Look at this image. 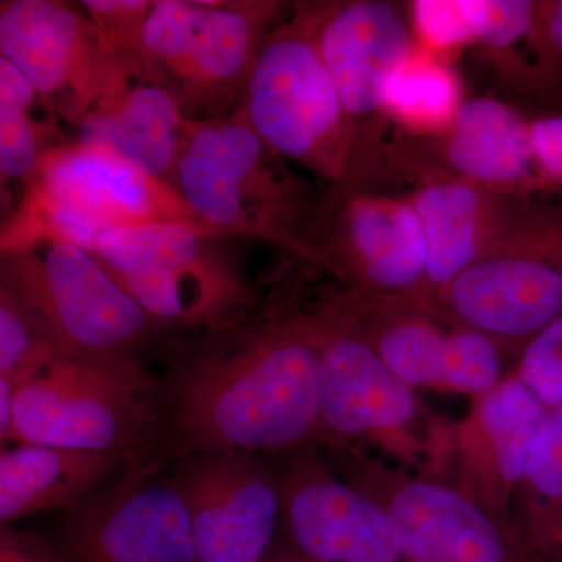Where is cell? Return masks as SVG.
<instances>
[{
  "label": "cell",
  "instance_id": "6da1fadb",
  "mask_svg": "<svg viewBox=\"0 0 562 562\" xmlns=\"http://www.w3.org/2000/svg\"><path fill=\"white\" fill-rule=\"evenodd\" d=\"M299 279L280 280L246 316L198 331L158 375L144 460L286 454L319 438V344Z\"/></svg>",
  "mask_w": 562,
  "mask_h": 562
},
{
  "label": "cell",
  "instance_id": "7a4b0ae2",
  "mask_svg": "<svg viewBox=\"0 0 562 562\" xmlns=\"http://www.w3.org/2000/svg\"><path fill=\"white\" fill-rule=\"evenodd\" d=\"M173 187L206 231L272 244L314 266L321 199L238 111L184 120Z\"/></svg>",
  "mask_w": 562,
  "mask_h": 562
},
{
  "label": "cell",
  "instance_id": "3957f363",
  "mask_svg": "<svg viewBox=\"0 0 562 562\" xmlns=\"http://www.w3.org/2000/svg\"><path fill=\"white\" fill-rule=\"evenodd\" d=\"M321 5L299 3L272 29L235 110L281 158L330 188L346 176L355 136L317 50Z\"/></svg>",
  "mask_w": 562,
  "mask_h": 562
},
{
  "label": "cell",
  "instance_id": "277c9868",
  "mask_svg": "<svg viewBox=\"0 0 562 562\" xmlns=\"http://www.w3.org/2000/svg\"><path fill=\"white\" fill-rule=\"evenodd\" d=\"M224 238L187 224L116 228L91 251L160 328L228 327L260 301Z\"/></svg>",
  "mask_w": 562,
  "mask_h": 562
},
{
  "label": "cell",
  "instance_id": "5b68a950",
  "mask_svg": "<svg viewBox=\"0 0 562 562\" xmlns=\"http://www.w3.org/2000/svg\"><path fill=\"white\" fill-rule=\"evenodd\" d=\"M286 5L272 0H154L143 32L144 68L176 95L184 120L231 113Z\"/></svg>",
  "mask_w": 562,
  "mask_h": 562
},
{
  "label": "cell",
  "instance_id": "8992f818",
  "mask_svg": "<svg viewBox=\"0 0 562 562\" xmlns=\"http://www.w3.org/2000/svg\"><path fill=\"white\" fill-rule=\"evenodd\" d=\"M419 303L450 327L490 336L517 360L562 313V203L528 201L501 241Z\"/></svg>",
  "mask_w": 562,
  "mask_h": 562
},
{
  "label": "cell",
  "instance_id": "52a82bcc",
  "mask_svg": "<svg viewBox=\"0 0 562 562\" xmlns=\"http://www.w3.org/2000/svg\"><path fill=\"white\" fill-rule=\"evenodd\" d=\"M157 383L136 357L65 355L14 390L11 442L136 460L149 446Z\"/></svg>",
  "mask_w": 562,
  "mask_h": 562
},
{
  "label": "cell",
  "instance_id": "ba28073f",
  "mask_svg": "<svg viewBox=\"0 0 562 562\" xmlns=\"http://www.w3.org/2000/svg\"><path fill=\"white\" fill-rule=\"evenodd\" d=\"M325 453L342 480L386 514L409 562H547L516 524L447 484L392 465L362 447Z\"/></svg>",
  "mask_w": 562,
  "mask_h": 562
},
{
  "label": "cell",
  "instance_id": "9c48e42d",
  "mask_svg": "<svg viewBox=\"0 0 562 562\" xmlns=\"http://www.w3.org/2000/svg\"><path fill=\"white\" fill-rule=\"evenodd\" d=\"M319 344L317 449L376 446L402 468H419L425 432L420 402L351 327L338 291L313 303Z\"/></svg>",
  "mask_w": 562,
  "mask_h": 562
},
{
  "label": "cell",
  "instance_id": "30bf717a",
  "mask_svg": "<svg viewBox=\"0 0 562 562\" xmlns=\"http://www.w3.org/2000/svg\"><path fill=\"white\" fill-rule=\"evenodd\" d=\"M0 255V283L38 310L68 357H135L161 330L101 261L79 246L41 239Z\"/></svg>",
  "mask_w": 562,
  "mask_h": 562
},
{
  "label": "cell",
  "instance_id": "8fae6325",
  "mask_svg": "<svg viewBox=\"0 0 562 562\" xmlns=\"http://www.w3.org/2000/svg\"><path fill=\"white\" fill-rule=\"evenodd\" d=\"M550 409L516 375L472 398L460 422L428 420L417 472L447 484L498 519L513 522V503L536 432Z\"/></svg>",
  "mask_w": 562,
  "mask_h": 562
},
{
  "label": "cell",
  "instance_id": "7c38bea8",
  "mask_svg": "<svg viewBox=\"0 0 562 562\" xmlns=\"http://www.w3.org/2000/svg\"><path fill=\"white\" fill-rule=\"evenodd\" d=\"M312 241L321 271L344 290L413 297L427 283V244L408 194L331 187L321 198Z\"/></svg>",
  "mask_w": 562,
  "mask_h": 562
},
{
  "label": "cell",
  "instance_id": "4fadbf2b",
  "mask_svg": "<svg viewBox=\"0 0 562 562\" xmlns=\"http://www.w3.org/2000/svg\"><path fill=\"white\" fill-rule=\"evenodd\" d=\"M52 541L68 562H199L169 465L144 458L66 513Z\"/></svg>",
  "mask_w": 562,
  "mask_h": 562
},
{
  "label": "cell",
  "instance_id": "5bb4252c",
  "mask_svg": "<svg viewBox=\"0 0 562 562\" xmlns=\"http://www.w3.org/2000/svg\"><path fill=\"white\" fill-rule=\"evenodd\" d=\"M21 199L101 233L168 222L206 231L173 184L105 147L76 139L44 151Z\"/></svg>",
  "mask_w": 562,
  "mask_h": 562
},
{
  "label": "cell",
  "instance_id": "9a60e30c",
  "mask_svg": "<svg viewBox=\"0 0 562 562\" xmlns=\"http://www.w3.org/2000/svg\"><path fill=\"white\" fill-rule=\"evenodd\" d=\"M199 562H265L281 522L277 465L262 454L205 452L169 465Z\"/></svg>",
  "mask_w": 562,
  "mask_h": 562
},
{
  "label": "cell",
  "instance_id": "2e32d148",
  "mask_svg": "<svg viewBox=\"0 0 562 562\" xmlns=\"http://www.w3.org/2000/svg\"><path fill=\"white\" fill-rule=\"evenodd\" d=\"M0 57L76 127L101 94L111 54L81 2L2 0Z\"/></svg>",
  "mask_w": 562,
  "mask_h": 562
},
{
  "label": "cell",
  "instance_id": "e0dca14e",
  "mask_svg": "<svg viewBox=\"0 0 562 562\" xmlns=\"http://www.w3.org/2000/svg\"><path fill=\"white\" fill-rule=\"evenodd\" d=\"M281 457V522L292 553L314 562H409L386 514L333 471L317 447Z\"/></svg>",
  "mask_w": 562,
  "mask_h": 562
},
{
  "label": "cell",
  "instance_id": "ac0fdd59",
  "mask_svg": "<svg viewBox=\"0 0 562 562\" xmlns=\"http://www.w3.org/2000/svg\"><path fill=\"white\" fill-rule=\"evenodd\" d=\"M316 44L353 128L347 176L373 162L384 87L416 49L412 25L383 0L322 3Z\"/></svg>",
  "mask_w": 562,
  "mask_h": 562
},
{
  "label": "cell",
  "instance_id": "d6986e66",
  "mask_svg": "<svg viewBox=\"0 0 562 562\" xmlns=\"http://www.w3.org/2000/svg\"><path fill=\"white\" fill-rule=\"evenodd\" d=\"M183 127L176 95L140 58L113 54L98 101L76 125V140L105 147L173 184Z\"/></svg>",
  "mask_w": 562,
  "mask_h": 562
},
{
  "label": "cell",
  "instance_id": "ffe728a7",
  "mask_svg": "<svg viewBox=\"0 0 562 562\" xmlns=\"http://www.w3.org/2000/svg\"><path fill=\"white\" fill-rule=\"evenodd\" d=\"M408 165L409 199L419 214L427 244V283L414 297L452 283L513 227L530 199L503 194L439 169Z\"/></svg>",
  "mask_w": 562,
  "mask_h": 562
},
{
  "label": "cell",
  "instance_id": "44dd1931",
  "mask_svg": "<svg viewBox=\"0 0 562 562\" xmlns=\"http://www.w3.org/2000/svg\"><path fill=\"white\" fill-rule=\"evenodd\" d=\"M432 147L436 158L428 166L490 190L527 198L525 192L541 183L532 160L530 122L497 99L464 101Z\"/></svg>",
  "mask_w": 562,
  "mask_h": 562
},
{
  "label": "cell",
  "instance_id": "7402d4cb",
  "mask_svg": "<svg viewBox=\"0 0 562 562\" xmlns=\"http://www.w3.org/2000/svg\"><path fill=\"white\" fill-rule=\"evenodd\" d=\"M132 458L99 450L16 443L0 453V525L33 514L79 508L120 475Z\"/></svg>",
  "mask_w": 562,
  "mask_h": 562
},
{
  "label": "cell",
  "instance_id": "603a6c76",
  "mask_svg": "<svg viewBox=\"0 0 562 562\" xmlns=\"http://www.w3.org/2000/svg\"><path fill=\"white\" fill-rule=\"evenodd\" d=\"M513 522L543 560L562 549V405L547 413L536 432L514 497Z\"/></svg>",
  "mask_w": 562,
  "mask_h": 562
},
{
  "label": "cell",
  "instance_id": "cb8c5ba5",
  "mask_svg": "<svg viewBox=\"0 0 562 562\" xmlns=\"http://www.w3.org/2000/svg\"><path fill=\"white\" fill-rule=\"evenodd\" d=\"M462 103L458 74L420 46L391 74L383 92V113L417 135L449 128Z\"/></svg>",
  "mask_w": 562,
  "mask_h": 562
},
{
  "label": "cell",
  "instance_id": "d4e9b609",
  "mask_svg": "<svg viewBox=\"0 0 562 562\" xmlns=\"http://www.w3.org/2000/svg\"><path fill=\"white\" fill-rule=\"evenodd\" d=\"M43 102L31 81L0 57V179L2 190L10 181L31 179L44 151L65 143L55 120L41 121L33 114Z\"/></svg>",
  "mask_w": 562,
  "mask_h": 562
},
{
  "label": "cell",
  "instance_id": "484cf974",
  "mask_svg": "<svg viewBox=\"0 0 562 562\" xmlns=\"http://www.w3.org/2000/svg\"><path fill=\"white\" fill-rule=\"evenodd\" d=\"M60 357L65 353L38 310L0 283V382L16 390Z\"/></svg>",
  "mask_w": 562,
  "mask_h": 562
},
{
  "label": "cell",
  "instance_id": "4316f807",
  "mask_svg": "<svg viewBox=\"0 0 562 562\" xmlns=\"http://www.w3.org/2000/svg\"><path fill=\"white\" fill-rule=\"evenodd\" d=\"M506 358L505 351L490 336L452 327L443 391L460 392L472 398L486 394L505 379Z\"/></svg>",
  "mask_w": 562,
  "mask_h": 562
},
{
  "label": "cell",
  "instance_id": "83f0119b",
  "mask_svg": "<svg viewBox=\"0 0 562 562\" xmlns=\"http://www.w3.org/2000/svg\"><path fill=\"white\" fill-rule=\"evenodd\" d=\"M473 43L506 50L538 31L539 2L525 0H460Z\"/></svg>",
  "mask_w": 562,
  "mask_h": 562
},
{
  "label": "cell",
  "instance_id": "f1b7e54d",
  "mask_svg": "<svg viewBox=\"0 0 562 562\" xmlns=\"http://www.w3.org/2000/svg\"><path fill=\"white\" fill-rule=\"evenodd\" d=\"M512 371L547 408L562 405V313L524 347Z\"/></svg>",
  "mask_w": 562,
  "mask_h": 562
},
{
  "label": "cell",
  "instance_id": "f546056e",
  "mask_svg": "<svg viewBox=\"0 0 562 562\" xmlns=\"http://www.w3.org/2000/svg\"><path fill=\"white\" fill-rule=\"evenodd\" d=\"M83 9L114 54L139 55L140 32L154 0H85Z\"/></svg>",
  "mask_w": 562,
  "mask_h": 562
},
{
  "label": "cell",
  "instance_id": "4dcf8cb0",
  "mask_svg": "<svg viewBox=\"0 0 562 562\" xmlns=\"http://www.w3.org/2000/svg\"><path fill=\"white\" fill-rule=\"evenodd\" d=\"M409 13L420 47L432 54L473 43L460 0H416L409 5Z\"/></svg>",
  "mask_w": 562,
  "mask_h": 562
},
{
  "label": "cell",
  "instance_id": "1f68e13d",
  "mask_svg": "<svg viewBox=\"0 0 562 562\" xmlns=\"http://www.w3.org/2000/svg\"><path fill=\"white\" fill-rule=\"evenodd\" d=\"M530 140L541 183L562 184V116L530 122Z\"/></svg>",
  "mask_w": 562,
  "mask_h": 562
},
{
  "label": "cell",
  "instance_id": "d6a6232c",
  "mask_svg": "<svg viewBox=\"0 0 562 562\" xmlns=\"http://www.w3.org/2000/svg\"><path fill=\"white\" fill-rule=\"evenodd\" d=\"M0 562H68L52 539L31 531L2 527Z\"/></svg>",
  "mask_w": 562,
  "mask_h": 562
},
{
  "label": "cell",
  "instance_id": "836d02e7",
  "mask_svg": "<svg viewBox=\"0 0 562 562\" xmlns=\"http://www.w3.org/2000/svg\"><path fill=\"white\" fill-rule=\"evenodd\" d=\"M536 38L550 57L562 61V0L539 2Z\"/></svg>",
  "mask_w": 562,
  "mask_h": 562
},
{
  "label": "cell",
  "instance_id": "e575fe53",
  "mask_svg": "<svg viewBox=\"0 0 562 562\" xmlns=\"http://www.w3.org/2000/svg\"><path fill=\"white\" fill-rule=\"evenodd\" d=\"M265 562H314L306 560V558L299 557V554L295 553H284L279 554V557L276 558H268Z\"/></svg>",
  "mask_w": 562,
  "mask_h": 562
},
{
  "label": "cell",
  "instance_id": "d590c367",
  "mask_svg": "<svg viewBox=\"0 0 562 562\" xmlns=\"http://www.w3.org/2000/svg\"><path fill=\"white\" fill-rule=\"evenodd\" d=\"M547 562H562V549L558 550V552L554 553L553 557L550 558V560Z\"/></svg>",
  "mask_w": 562,
  "mask_h": 562
}]
</instances>
